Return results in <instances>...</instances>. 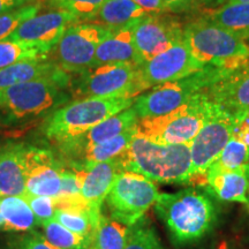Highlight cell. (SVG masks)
<instances>
[{"label":"cell","mask_w":249,"mask_h":249,"mask_svg":"<svg viewBox=\"0 0 249 249\" xmlns=\"http://www.w3.org/2000/svg\"><path fill=\"white\" fill-rule=\"evenodd\" d=\"M155 211L178 245L200 240L211 231L217 219L216 208L209 196L194 188L160 194Z\"/></svg>","instance_id":"7a4b0ae2"},{"label":"cell","mask_w":249,"mask_h":249,"mask_svg":"<svg viewBox=\"0 0 249 249\" xmlns=\"http://www.w3.org/2000/svg\"><path fill=\"white\" fill-rule=\"evenodd\" d=\"M173 13L148 14L133 28V40L141 61L150 60L183 40V26Z\"/></svg>","instance_id":"7c38bea8"},{"label":"cell","mask_w":249,"mask_h":249,"mask_svg":"<svg viewBox=\"0 0 249 249\" xmlns=\"http://www.w3.org/2000/svg\"><path fill=\"white\" fill-rule=\"evenodd\" d=\"M208 97L232 114L249 111V61L226 70L222 79L209 87Z\"/></svg>","instance_id":"2e32d148"},{"label":"cell","mask_w":249,"mask_h":249,"mask_svg":"<svg viewBox=\"0 0 249 249\" xmlns=\"http://www.w3.org/2000/svg\"><path fill=\"white\" fill-rule=\"evenodd\" d=\"M136 134V127L116 136V138L107 140V141L99 143L97 145L87 149L82 155L81 164H93L116 160L124 155V152L129 147V143Z\"/></svg>","instance_id":"4316f807"},{"label":"cell","mask_w":249,"mask_h":249,"mask_svg":"<svg viewBox=\"0 0 249 249\" xmlns=\"http://www.w3.org/2000/svg\"><path fill=\"white\" fill-rule=\"evenodd\" d=\"M50 53L51 52L44 49L34 48L9 40H0V68L20 61L48 59Z\"/></svg>","instance_id":"4dcf8cb0"},{"label":"cell","mask_w":249,"mask_h":249,"mask_svg":"<svg viewBox=\"0 0 249 249\" xmlns=\"http://www.w3.org/2000/svg\"><path fill=\"white\" fill-rule=\"evenodd\" d=\"M147 15V12L133 0H107L90 22L118 31L133 28Z\"/></svg>","instance_id":"7402d4cb"},{"label":"cell","mask_w":249,"mask_h":249,"mask_svg":"<svg viewBox=\"0 0 249 249\" xmlns=\"http://www.w3.org/2000/svg\"><path fill=\"white\" fill-rule=\"evenodd\" d=\"M107 0H48L55 11H67L85 21H91Z\"/></svg>","instance_id":"d6a6232c"},{"label":"cell","mask_w":249,"mask_h":249,"mask_svg":"<svg viewBox=\"0 0 249 249\" xmlns=\"http://www.w3.org/2000/svg\"><path fill=\"white\" fill-rule=\"evenodd\" d=\"M234 127V114L213 102L207 120L189 143L192 172L188 183L207 185L208 170L231 140Z\"/></svg>","instance_id":"9c48e42d"},{"label":"cell","mask_w":249,"mask_h":249,"mask_svg":"<svg viewBox=\"0 0 249 249\" xmlns=\"http://www.w3.org/2000/svg\"><path fill=\"white\" fill-rule=\"evenodd\" d=\"M71 74L39 79L0 89V121L21 124L53 113L70 101Z\"/></svg>","instance_id":"6da1fadb"},{"label":"cell","mask_w":249,"mask_h":249,"mask_svg":"<svg viewBox=\"0 0 249 249\" xmlns=\"http://www.w3.org/2000/svg\"><path fill=\"white\" fill-rule=\"evenodd\" d=\"M135 98L90 97L76 99L55 110L46 120L45 136L60 147L88 132L107 118L134 104Z\"/></svg>","instance_id":"5b68a950"},{"label":"cell","mask_w":249,"mask_h":249,"mask_svg":"<svg viewBox=\"0 0 249 249\" xmlns=\"http://www.w3.org/2000/svg\"><path fill=\"white\" fill-rule=\"evenodd\" d=\"M183 43L203 66L232 70L249 61V45L246 39L201 15L185 23Z\"/></svg>","instance_id":"277c9868"},{"label":"cell","mask_w":249,"mask_h":249,"mask_svg":"<svg viewBox=\"0 0 249 249\" xmlns=\"http://www.w3.org/2000/svg\"><path fill=\"white\" fill-rule=\"evenodd\" d=\"M15 249H57L45 240L44 235L37 231H30L17 239Z\"/></svg>","instance_id":"8d00e7d4"},{"label":"cell","mask_w":249,"mask_h":249,"mask_svg":"<svg viewBox=\"0 0 249 249\" xmlns=\"http://www.w3.org/2000/svg\"><path fill=\"white\" fill-rule=\"evenodd\" d=\"M65 71H66L62 70L57 62L48 59L15 62L0 68V89L34 80L54 77L61 75Z\"/></svg>","instance_id":"603a6c76"},{"label":"cell","mask_w":249,"mask_h":249,"mask_svg":"<svg viewBox=\"0 0 249 249\" xmlns=\"http://www.w3.org/2000/svg\"><path fill=\"white\" fill-rule=\"evenodd\" d=\"M200 15L241 38L247 39L249 37V2L224 4Z\"/></svg>","instance_id":"cb8c5ba5"},{"label":"cell","mask_w":249,"mask_h":249,"mask_svg":"<svg viewBox=\"0 0 249 249\" xmlns=\"http://www.w3.org/2000/svg\"><path fill=\"white\" fill-rule=\"evenodd\" d=\"M204 67L193 57L182 40L140 65V77L143 88L148 90L163 83L185 79Z\"/></svg>","instance_id":"4fadbf2b"},{"label":"cell","mask_w":249,"mask_h":249,"mask_svg":"<svg viewBox=\"0 0 249 249\" xmlns=\"http://www.w3.org/2000/svg\"><path fill=\"white\" fill-rule=\"evenodd\" d=\"M148 14L158 13H171L169 5L165 0H133Z\"/></svg>","instance_id":"74e56055"},{"label":"cell","mask_w":249,"mask_h":249,"mask_svg":"<svg viewBox=\"0 0 249 249\" xmlns=\"http://www.w3.org/2000/svg\"><path fill=\"white\" fill-rule=\"evenodd\" d=\"M83 165L85 176L81 186V195L91 207L102 209V204L104 203L114 179L121 171H124L119 158Z\"/></svg>","instance_id":"ac0fdd59"},{"label":"cell","mask_w":249,"mask_h":249,"mask_svg":"<svg viewBox=\"0 0 249 249\" xmlns=\"http://www.w3.org/2000/svg\"><path fill=\"white\" fill-rule=\"evenodd\" d=\"M118 158L124 171L140 173L154 182H189L191 178L189 144H157L135 134Z\"/></svg>","instance_id":"3957f363"},{"label":"cell","mask_w":249,"mask_h":249,"mask_svg":"<svg viewBox=\"0 0 249 249\" xmlns=\"http://www.w3.org/2000/svg\"><path fill=\"white\" fill-rule=\"evenodd\" d=\"M225 71L205 66L185 79L152 87L148 92L136 96L132 107L139 119L164 116L181 107L197 92L207 90L218 82Z\"/></svg>","instance_id":"52a82bcc"},{"label":"cell","mask_w":249,"mask_h":249,"mask_svg":"<svg viewBox=\"0 0 249 249\" xmlns=\"http://www.w3.org/2000/svg\"><path fill=\"white\" fill-rule=\"evenodd\" d=\"M0 249H7V248H5V247H2V246H0Z\"/></svg>","instance_id":"7bdbcfd3"},{"label":"cell","mask_w":249,"mask_h":249,"mask_svg":"<svg viewBox=\"0 0 249 249\" xmlns=\"http://www.w3.org/2000/svg\"><path fill=\"white\" fill-rule=\"evenodd\" d=\"M101 216L102 210L93 208L82 210L57 209L54 219L70 231L92 241Z\"/></svg>","instance_id":"484cf974"},{"label":"cell","mask_w":249,"mask_h":249,"mask_svg":"<svg viewBox=\"0 0 249 249\" xmlns=\"http://www.w3.org/2000/svg\"><path fill=\"white\" fill-rule=\"evenodd\" d=\"M124 249H163V247L150 220L142 217L139 222L129 226Z\"/></svg>","instance_id":"1f68e13d"},{"label":"cell","mask_w":249,"mask_h":249,"mask_svg":"<svg viewBox=\"0 0 249 249\" xmlns=\"http://www.w3.org/2000/svg\"><path fill=\"white\" fill-rule=\"evenodd\" d=\"M158 193L155 182L142 174L121 171L105 198L112 219L126 226L139 222L155 205Z\"/></svg>","instance_id":"30bf717a"},{"label":"cell","mask_w":249,"mask_h":249,"mask_svg":"<svg viewBox=\"0 0 249 249\" xmlns=\"http://www.w3.org/2000/svg\"><path fill=\"white\" fill-rule=\"evenodd\" d=\"M207 186L219 200L238 202L249 208L248 164L232 171L207 172Z\"/></svg>","instance_id":"ffe728a7"},{"label":"cell","mask_w":249,"mask_h":249,"mask_svg":"<svg viewBox=\"0 0 249 249\" xmlns=\"http://www.w3.org/2000/svg\"><path fill=\"white\" fill-rule=\"evenodd\" d=\"M248 172H249V164H248Z\"/></svg>","instance_id":"f6af8a7d"},{"label":"cell","mask_w":249,"mask_h":249,"mask_svg":"<svg viewBox=\"0 0 249 249\" xmlns=\"http://www.w3.org/2000/svg\"><path fill=\"white\" fill-rule=\"evenodd\" d=\"M249 164V149L241 140L232 136L219 157L211 164L208 172H220L240 169Z\"/></svg>","instance_id":"f546056e"},{"label":"cell","mask_w":249,"mask_h":249,"mask_svg":"<svg viewBox=\"0 0 249 249\" xmlns=\"http://www.w3.org/2000/svg\"><path fill=\"white\" fill-rule=\"evenodd\" d=\"M133 28L112 31L111 35L98 45L91 67L108 64L141 65L138 52L134 46Z\"/></svg>","instance_id":"44dd1931"},{"label":"cell","mask_w":249,"mask_h":249,"mask_svg":"<svg viewBox=\"0 0 249 249\" xmlns=\"http://www.w3.org/2000/svg\"><path fill=\"white\" fill-rule=\"evenodd\" d=\"M43 235L45 240L57 249H90L91 241L70 231L55 219L45 223Z\"/></svg>","instance_id":"f1b7e54d"},{"label":"cell","mask_w":249,"mask_h":249,"mask_svg":"<svg viewBox=\"0 0 249 249\" xmlns=\"http://www.w3.org/2000/svg\"><path fill=\"white\" fill-rule=\"evenodd\" d=\"M4 225H5V219L4 217L1 216V213H0V230L4 229Z\"/></svg>","instance_id":"60d3db41"},{"label":"cell","mask_w":249,"mask_h":249,"mask_svg":"<svg viewBox=\"0 0 249 249\" xmlns=\"http://www.w3.org/2000/svg\"><path fill=\"white\" fill-rule=\"evenodd\" d=\"M139 120L140 119L135 110L130 107L121 111L116 116H112L96 124L95 127H92L91 129H89L88 132L82 134L73 141L60 145V149L62 152H65L68 156L79 157L87 149L116 138L126 130L136 127Z\"/></svg>","instance_id":"e0dca14e"},{"label":"cell","mask_w":249,"mask_h":249,"mask_svg":"<svg viewBox=\"0 0 249 249\" xmlns=\"http://www.w3.org/2000/svg\"><path fill=\"white\" fill-rule=\"evenodd\" d=\"M0 213L5 219L2 230L6 232H30L38 226L29 204L18 196H2Z\"/></svg>","instance_id":"d4e9b609"},{"label":"cell","mask_w":249,"mask_h":249,"mask_svg":"<svg viewBox=\"0 0 249 249\" xmlns=\"http://www.w3.org/2000/svg\"><path fill=\"white\" fill-rule=\"evenodd\" d=\"M2 197V195H1V192H0V198H1Z\"/></svg>","instance_id":"ee69618b"},{"label":"cell","mask_w":249,"mask_h":249,"mask_svg":"<svg viewBox=\"0 0 249 249\" xmlns=\"http://www.w3.org/2000/svg\"><path fill=\"white\" fill-rule=\"evenodd\" d=\"M111 33L107 28L93 22L73 24L53 48L55 62L70 74L88 70L98 45Z\"/></svg>","instance_id":"8fae6325"},{"label":"cell","mask_w":249,"mask_h":249,"mask_svg":"<svg viewBox=\"0 0 249 249\" xmlns=\"http://www.w3.org/2000/svg\"><path fill=\"white\" fill-rule=\"evenodd\" d=\"M129 227L102 213L90 249H124Z\"/></svg>","instance_id":"83f0119b"},{"label":"cell","mask_w":249,"mask_h":249,"mask_svg":"<svg viewBox=\"0 0 249 249\" xmlns=\"http://www.w3.org/2000/svg\"><path fill=\"white\" fill-rule=\"evenodd\" d=\"M61 161L53 152L27 145L24 151V179L27 194L57 197L61 191Z\"/></svg>","instance_id":"9a60e30c"},{"label":"cell","mask_w":249,"mask_h":249,"mask_svg":"<svg viewBox=\"0 0 249 249\" xmlns=\"http://www.w3.org/2000/svg\"><path fill=\"white\" fill-rule=\"evenodd\" d=\"M40 9L39 2H34L0 15V40H5L28 18L35 17Z\"/></svg>","instance_id":"836d02e7"},{"label":"cell","mask_w":249,"mask_h":249,"mask_svg":"<svg viewBox=\"0 0 249 249\" xmlns=\"http://www.w3.org/2000/svg\"><path fill=\"white\" fill-rule=\"evenodd\" d=\"M169 5L170 12L173 14L204 13L218 8L229 0H165Z\"/></svg>","instance_id":"e575fe53"},{"label":"cell","mask_w":249,"mask_h":249,"mask_svg":"<svg viewBox=\"0 0 249 249\" xmlns=\"http://www.w3.org/2000/svg\"><path fill=\"white\" fill-rule=\"evenodd\" d=\"M22 198H24V201L29 204L30 209L35 214L39 226H43L45 223L54 219L55 210L57 209H55L53 197L26 194L22 196Z\"/></svg>","instance_id":"d590c367"},{"label":"cell","mask_w":249,"mask_h":249,"mask_svg":"<svg viewBox=\"0 0 249 249\" xmlns=\"http://www.w3.org/2000/svg\"><path fill=\"white\" fill-rule=\"evenodd\" d=\"M27 145L9 143L0 148V192L2 196L27 194L24 179V151Z\"/></svg>","instance_id":"d6986e66"},{"label":"cell","mask_w":249,"mask_h":249,"mask_svg":"<svg viewBox=\"0 0 249 249\" xmlns=\"http://www.w3.org/2000/svg\"><path fill=\"white\" fill-rule=\"evenodd\" d=\"M211 105L203 90L170 113L140 119L136 134L157 144H189L207 120Z\"/></svg>","instance_id":"8992f818"},{"label":"cell","mask_w":249,"mask_h":249,"mask_svg":"<svg viewBox=\"0 0 249 249\" xmlns=\"http://www.w3.org/2000/svg\"><path fill=\"white\" fill-rule=\"evenodd\" d=\"M246 42H247V44L249 45V37H248V38H247V39H246Z\"/></svg>","instance_id":"b9f144b4"},{"label":"cell","mask_w":249,"mask_h":249,"mask_svg":"<svg viewBox=\"0 0 249 249\" xmlns=\"http://www.w3.org/2000/svg\"><path fill=\"white\" fill-rule=\"evenodd\" d=\"M36 0H0V15H4L23 6L34 4Z\"/></svg>","instance_id":"f35d334b"},{"label":"cell","mask_w":249,"mask_h":249,"mask_svg":"<svg viewBox=\"0 0 249 249\" xmlns=\"http://www.w3.org/2000/svg\"><path fill=\"white\" fill-rule=\"evenodd\" d=\"M71 79V96L77 99L90 97L135 98L145 91L140 77V65L108 64L91 67Z\"/></svg>","instance_id":"ba28073f"},{"label":"cell","mask_w":249,"mask_h":249,"mask_svg":"<svg viewBox=\"0 0 249 249\" xmlns=\"http://www.w3.org/2000/svg\"><path fill=\"white\" fill-rule=\"evenodd\" d=\"M77 22H80V18L71 12L51 11L28 18L5 40L51 52L65 31Z\"/></svg>","instance_id":"5bb4252c"},{"label":"cell","mask_w":249,"mask_h":249,"mask_svg":"<svg viewBox=\"0 0 249 249\" xmlns=\"http://www.w3.org/2000/svg\"><path fill=\"white\" fill-rule=\"evenodd\" d=\"M238 2H249V0H229L226 4H238Z\"/></svg>","instance_id":"ab89813d"}]
</instances>
